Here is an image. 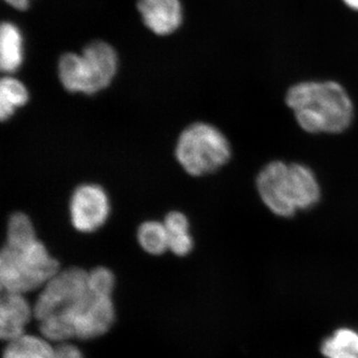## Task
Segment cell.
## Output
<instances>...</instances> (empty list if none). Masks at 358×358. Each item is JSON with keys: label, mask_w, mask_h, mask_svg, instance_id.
<instances>
[{"label": "cell", "mask_w": 358, "mask_h": 358, "mask_svg": "<svg viewBox=\"0 0 358 358\" xmlns=\"http://www.w3.org/2000/svg\"><path fill=\"white\" fill-rule=\"evenodd\" d=\"M286 103L308 134H341L355 117L350 96L336 81H303L288 90Z\"/></svg>", "instance_id": "6da1fadb"}, {"label": "cell", "mask_w": 358, "mask_h": 358, "mask_svg": "<svg viewBox=\"0 0 358 358\" xmlns=\"http://www.w3.org/2000/svg\"><path fill=\"white\" fill-rule=\"evenodd\" d=\"M259 196L268 210L289 218L319 203L320 187L312 169L301 164L274 160L263 167L256 179Z\"/></svg>", "instance_id": "7a4b0ae2"}, {"label": "cell", "mask_w": 358, "mask_h": 358, "mask_svg": "<svg viewBox=\"0 0 358 358\" xmlns=\"http://www.w3.org/2000/svg\"><path fill=\"white\" fill-rule=\"evenodd\" d=\"M119 59L110 45L103 41L93 42L81 55L64 54L58 65L59 78L71 93L92 95L107 88L117 74Z\"/></svg>", "instance_id": "3957f363"}, {"label": "cell", "mask_w": 358, "mask_h": 358, "mask_svg": "<svg viewBox=\"0 0 358 358\" xmlns=\"http://www.w3.org/2000/svg\"><path fill=\"white\" fill-rule=\"evenodd\" d=\"M58 272V261L38 240L17 248L6 245L2 249L0 284L4 293L31 292L46 285Z\"/></svg>", "instance_id": "277c9868"}, {"label": "cell", "mask_w": 358, "mask_h": 358, "mask_svg": "<svg viewBox=\"0 0 358 358\" xmlns=\"http://www.w3.org/2000/svg\"><path fill=\"white\" fill-rule=\"evenodd\" d=\"M227 138L216 127L206 122L190 124L179 136L176 159L183 169L193 176L214 173L231 159Z\"/></svg>", "instance_id": "5b68a950"}, {"label": "cell", "mask_w": 358, "mask_h": 358, "mask_svg": "<svg viewBox=\"0 0 358 358\" xmlns=\"http://www.w3.org/2000/svg\"><path fill=\"white\" fill-rule=\"evenodd\" d=\"M88 294V273L80 268H66L45 285L33 313L40 322L53 313L74 307Z\"/></svg>", "instance_id": "8992f818"}, {"label": "cell", "mask_w": 358, "mask_h": 358, "mask_svg": "<svg viewBox=\"0 0 358 358\" xmlns=\"http://www.w3.org/2000/svg\"><path fill=\"white\" fill-rule=\"evenodd\" d=\"M64 313H68L72 320L75 336L82 339L103 336L109 331L115 319L110 296H96L90 292L83 300Z\"/></svg>", "instance_id": "52a82bcc"}, {"label": "cell", "mask_w": 358, "mask_h": 358, "mask_svg": "<svg viewBox=\"0 0 358 358\" xmlns=\"http://www.w3.org/2000/svg\"><path fill=\"white\" fill-rule=\"evenodd\" d=\"M71 220L80 232H93L103 225L110 214L109 199L96 185L79 186L70 203Z\"/></svg>", "instance_id": "ba28073f"}, {"label": "cell", "mask_w": 358, "mask_h": 358, "mask_svg": "<svg viewBox=\"0 0 358 358\" xmlns=\"http://www.w3.org/2000/svg\"><path fill=\"white\" fill-rule=\"evenodd\" d=\"M138 9L148 29L160 36L176 32L182 23L179 0H138Z\"/></svg>", "instance_id": "9c48e42d"}, {"label": "cell", "mask_w": 358, "mask_h": 358, "mask_svg": "<svg viewBox=\"0 0 358 358\" xmlns=\"http://www.w3.org/2000/svg\"><path fill=\"white\" fill-rule=\"evenodd\" d=\"M33 310L22 294L4 293L0 303V336L11 341L24 334Z\"/></svg>", "instance_id": "30bf717a"}, {"label": "cell", "mask_w": 358, "mask_h": 358, "mask_svg": "<svg viewBox=\"0 0 358 358\" xmlns=\"http://www.w3.org/2000/svg\"><path fill=\"white\" fill-rule=\"evenodd\" d=\"M23 62V37L20 28L3 22L0 28V67L4 73L20 69Z\"/></svg>", "instance_id": "8fae6325"}, {"label": "cell", "mask_w": 358, "mask_h": 358, "mask_svg": "<svg viewBox=\"0 0 358 358\" xmlns=\"http://www.w3.org/2000/svg\"><path fill=\"white\" fill-rule=\"evenodd\" d=\"M3 358H53L55 350L45 339L34 336H23L8 341Z\"/></svg>", "instance_id": "7c38bea8"}, {"label": "cell", "mask_w": 358, "mask_h": 358, "mask_svg": "<svg viewBox=\"0 0 358 358\" xmlns=\"http://www.w3.org/2000/svg\"><path fill=\"white\" fill-rule=\"evenodd\" d=\"M320 350L327 358H357L358 333L348 327L339 329L322 343Z\"/></svg>", "instance_id": "4fadbf2b"}, {"label": "cell", "mask_w": 358, "mask_h": 358, "mask_svg": "<svg viewBox=\"0 0 358 358\" xmlns=\"http://www.w3.org/2000/svg\"><path fill=\"white\" fill-rule=\"evenodd\" d=\"M29 94L20 80L4 77L0 83V117L6 121L18 108L27 103Z\"/></svg>", "instance_id": "5bb4252c"}, {"label": "cell", "mask_w": 358, "mask_h": 358, "mask_svg": "<svg viewBox=\"0 0 358 358\" xmlns=\"http://www.w3.org/2000/svg\"><path fill=\"white\" fill-rule=\"evenodd\" d=\"M141 248L152 255H162L169 250V234L164 223L148 221L141 224L138 231Z\"/></svg>", "instance_id": "9a60e30c"}, {"label": "cell", "mask_w": 358, "mask_h": 358, "mask_svg": "<svg viewBox=\"0 0 358 358\" xmlns=\"http://www.w3.org/2000/svg\"><path fill=\"white\" fill-rule=\"evenodd\" d=\"M36 240L35 229L30 218L22 212L13 213L7 224L6 246L17 248Z\"/></svg>", "instance_id": "2e32d148"}, {"label": "cell", "mask_w": 358, "mask_h": 358, "mask_svg": "<svg viewBox=\"0 0 358 358\" xmlns=\"http://www.w3.org/2000/svg\"><path fill=\"white\" fill-rule=\"evenodd\" d=\"M40 331L52 341H64L75 336L72 320L67 313H57L40 320Z\"/></svg>", "instance_id": "e0dca14e"}, {"label": "cell", "mask_w": 358, "mask_h": 358, "mask_svg": "<svg viewBox=\"0 0 358 358\" xmlns=\"http://www.w3.org/2000/svg\"><path fill=\"white\" fill-rule=\"evenodd\" d=\"M115 286V277L109 268L99 267L88 273L89 292L96 296H109Z\"/></svg>", "instance_id": "ac0fdd59"}, {"label": "cell", "mask_w": 358, "mask_h": 358, "mask_svg": "<svg viewBox=\"0 0 358 358\" xmlns=\"http://www.w3.org/2000/svg\"><path fill=\"white\" fill-rule=\"evenodd\" d=\"M169 234V250L178 256H186L192 250L193 241L189 229L166 230Z\"/></svg>", "instance_id": "d6986e66"}, {"label": "cell", "mask_w": 358, "mask_h": 358, "mask_svg": "<svg viewBox=\"0 0 358 358\" xmlns=\"http://www.w3.org/2000/svg\"><path fill=\"white\" fill-rule=\"evenodd\" d=\"M53 358H83L82 353L75 346L65 345L56 348Z\"/></svg>", "instance_id": "ffe728a7"}, {"label": "cell", "mask_w": 358, "mask_h": 358, "mask_svg": "<svg viewBox=\"0 0 358 358\" xmlns=\"http://www.w3.org/2000/svg\"><path fill=\"white\" fill-rule=\"evenodd\" d=\"M9 6L18 10H25L29 6L30 0H4Z\"/></svg>", "instance_id": "44dd1931"}, {"label": "cell", "mask_w": 358, "mask_h": 358, "mask_svg": "<svg viewBox=\"0 0 358 358\" xmlns=\"http://www.w3.org/2000/svg\"><path fill=\"white\" fill-rule=\"evenodd\" d=\"M341 2L350 10L358 13V0H341Z\"/></svg>", "instance_id": "7402d4cb"}]
</instances>
